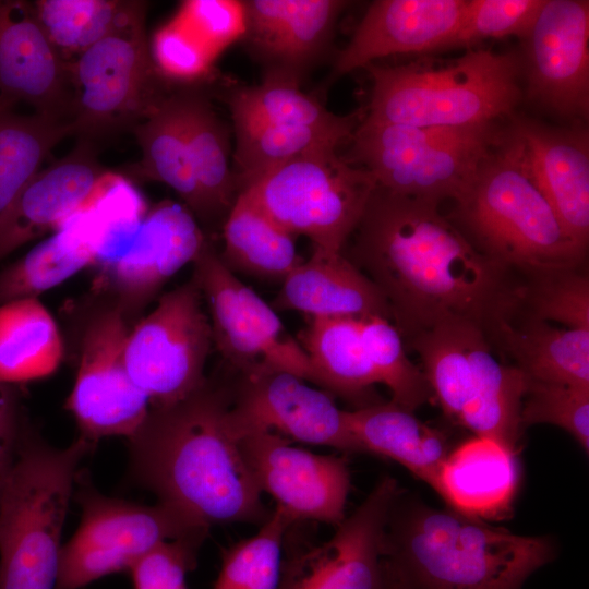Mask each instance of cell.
<instances>
[{
	"label": "cell",
	"instance_id": "cell-1",
	"mask_svg": "<svg viewBox=\"0 0 589 589\" xmlns=\"http://www.w3.org/2000/svg\"><path fill=\"white\" fill-rule=\"evenodd\" d=\"M437 207L376 185L350 256L342 254L383 292L404 340L449 321L472 323L489 338L516 312L519 284Z\"/></svg>",
	"mask_w": 589,
	"mask_h": 589
},
{
	"label": "cell",
	"instance_id": "cell-2",
	"mask_svg": "<svg viewBox=\"0 0 589 589\" xmlns=\"http://www.w3.org/2000/svg\"><path fill=\"white\" fill-rule=\"evenodd\" d=\"M230 382L206 377L184 398L149 407L128 438L131 481L211 528L262 525L271 512L233 436Z\"/></svg>",
	"mask_w": 589,
	"mask_h": 589
},
{
	"label": "cell",
	"instance_id": "cell-3",
	"mask_svg": "<svg viewBox=\"0 0 589 589\" xmlns=\"http://www.w3.org/2000/svg\"><path fill=\"white\" fill-rule=\"evenodd\" d=\"M399 495L386 524L384 558L401 589H520L554 557L546 537L515 534L452 509L401 505Z\"/></svg>",
	"mask_w": 589,
	"mask_h": 589
},
{
	"label": "cell",
	"instance_id": "cell-4",
	"mask_svg": "<svg viewBox=\"0 0 589 589\" xmlns=\"http://www.w3.org/2000/svg\"><path fill=\"white\" fill-rule=\"evenodd\" d=\"M455 203L452 223L477 250L507 269L526 274L584 262L586 250L567 235L536 184L510 124Z\"/></svg>",
	"mask_w": 589,
	"mask_h": 589
},
{
	"label": "cell",
	"instance_id": "cell-5",
	"mask_svg": "<svg viewBox=\"0 0 589 589\" xmlns=\"http://www.w3.org/2000/svg\"><path fill=\"white\" fill-rule=\"evenodd\" d=\"M94 445L80 435L57 448L24 422L0 485V589H56L69 503Z\"/></svg>",
	"mask_w": 589,
	"mask_h": 589
},
{
	"label": "cell",
	"instance_id": "cell-6",
	"mask_svg": "<svg viewBox=\"0 0 589 589\" xmlns=\"http://www.w3.org/2000/svg\"><path fill=\"white\" fill-rule=\"evenodd\" d=\"M372 79L374 122L423 128H467L509 116L521 97V57L469 49L446 64L365 67Z\"/></svg>",
	"mask_w": 589,
	"mask_h": 589
},
{
	"label": "cell",
	"instance_id": "cell-7",
	"mask_svg": "<svg viewBox=\"0 0 589 589\" xmlns=\"http://www.w3.org/2000/svg\"><path fill=\"white\" fill-rule=\"evenodd\" d=\"M504 128H423L364 120L346 158L392 193L440 204L456 200Z\"/></svg>",
	"mask_w": 589,
	"mask_h": 589
},
{
	"label": "cell",
	"instance_id": "cell-8",
	"mask_svg": "<svg viewBox=\"0 0 589 589\" xmlns=\"http://www.w3.org/2000/svg\"><path fill=\"white\" fill-rule=\"evenodd\" d=\"M143 1H130L117 25L68 63L72 135L96 140L131 130L168 95L145 34Z\"/></svg>",
	"mask_w": 589,
	"mask_h": 589
},
{
	"label": "cell",
	"instance_id": "cell-9",
	"mask_svg": "<svg viewBox=\"0 0 589 589\" xmlns=\"http://www.w3.org/2000/svg\"><path fill=\"white\" fill-rule=\"evenodd\" d=\"M328 148L293 159L240 191L288 232L313 248L342 252L356 230L376 181Z\"/></svg>",
	"mask_w": 589,
	"mask_h": 589
},
{
	"label": "cell",
	"instance_id": "cell-10",
	"mask_svg": "<svg viewBox=\"0 0 589 589\" xmlns=\"http://www.w3.org/2000/svg\"><path fill=\"white\" fill-rule=\"evenodd\" d=\"M81 470L73 493L81 521L61 549L56 589H81L130 570L164 542L208 533V527L166 503L143 505L104 495Z\"/></svg>",
	"mask_w": 589,
	"mask_h": 589
},
{
	"label": "cell",
	"instance_id": "cell-11",
	"mask_svg": "<svg viewBox=\"0 0 589 589\" xmlns=\"http://www.w3.org/2000/svg\"><path fill=\"white\" fill-rule=\"evenodd\" d=\"M192 279L209 310L213 346L236 374L284 371L312 384L314 369L275 310L242 284L206 241L192 263Z\"/></svg>",
	"mask_w": 589,
	"mask_h": 589
},
{
	"label": "cell",
	"instance_id": "cell-12",
	"mask_svg": "<svg viewBox=\"0 0 589 589\" xmlns=\"http://www.w3.org/2000/svg\"><path fill=\"white\" fill-rule=\"evenodd\" d=\"M203 302L191 278L160 296L154 310L131 326L124 362L151 407L173 404L205 382L213 336Z\"/></svg>",
	"mask_w": 589,
	"mask_h": 589
},
{
	"label": "cell",
	"instance_id": "cell-13",
	"mask_svg": "<svg viewBox=\"0 0 589 589\" xmlns=\"http://www.w3.org/2000/svg\"><path fill=\"white\" fill-rule=\"evenodd\" d=\"M99 297V294H98ZM76 340V374L67 399L81 435L96 444L103 437H130L151 404L129 376L124 346L131 324L107 298L86 310Z\"/></svg>",
	"mask_w": 589,
	"mask_h": 589
},
{
	"label": "cell",
	"instance_id": "cell-14",
	"mask_svg": "<svg viewBox=\"0 0 589 589\" xmlns=\"http://www.w3.org/2000/svg\"><path fill=\"white\" fill-rule=\"evenodd\" d=\"M399 494L396 479L383 477L326 541L304 539L300 522L292 524L277 589H385V530Z\"/></svg>",
	"mask_w": 589,
	"mask_h": 589
},
{
	"label": "cell",
	"instance_id": "cell-15",
	"mask_svg": "<svg viewBox=\"0 0 589 589\" xmlns=\"http://www.w3.org/2000/svg\"><path fill=\"white\" fill-rule=\"evenodd\" d=\"M231 385L228 422L233 436L275 432L301 443L344 453H363L347 410L324 389L284 371L237 374Z\"/></svg>",
	"mask_w": 589,
	"mask_h": 589
},
{
	"label": "cell",
	"instance_id": "cell-16",
	"mask_svg": "<svg viewBox=\"0 0 589 589\" xmlns=\"http://www.w3.org/2000/svg\"><path fill=\"white\" fill-rule=\"evenodd\" d=\"M206 241L188 208L163 202L140 225L131 247L104 263L94 290L133 325L163 286L194 262Z\"/></svg>",
	"mask_w": 589,
	"mask_h": 589
},
{
	"label": "cell",
	"instance_id": "cell-17",
	"mask_svg": "<svg viewBox=\"0 0 589 589\" xmlns=\"http://www.w3.org/2000/svg\"><path fill=\"white\" fill-rule=\"evenodd\" d=\"M242 456L262 493L296 522L338 526L350 490L346 460L290 445L275 432H257L239 441Z\"/></svg>",
	"mask_w": 589,
	"mask_h": 589
},
{
	"label": "cell",
	"instance_id": "cell-18",
	"mask_svg": "<svg viewBox=\"0 0 589 589\" xmlns=\"http://www.w3.org/2000/svg\"><path fill=\"white\" fill-rule=\"evenodd\" d=\"M524 40L527 96L565 118L589 112V1L545 0Z\"/></svg>",
	"mask_w": 589,
	"mask_h": 589
},
{
	"label": "cell",
	"instance_id": "cell-19",
	"mask_svg": "<svg viewBox=\"0 0 589 589\" xmlns=\"http://www.w3.org/2000/svg\"><path fill=\"white\" fill-rule=\"evenodd\" d=\"M16 103L70 122L73 87L68 63L48 39L32 2L0 0V107L11 109Z\"/></svg>",
	"mask_w": 589,
	"mask_h": 589
},
{
	"label": "cell",
	"instance_id": "cell-20",
	"mask_svg": "<svg viewBox=\"0 0 589 589\" xmlns=\"http://www.w3.org/2000/svg\"><path fill=\"white\" fill-rule=\"evenodd\" d=\"M94 143L79 140L65 156L40 169L0 221V261L20 247L60 229L83 212L108 175Z\"/></svg>",
	"mask_w": 589,
	"mask_h": 589
},
{
	"label": "cell",
	"instance_id": "cell-21",
	"mask_svg": "<svg viewBox=\"0 0 589 589\" xmlns=\"http://www.w3.org/2000/svg\"><path fill=\"white\" fill-rule=\"evenodd\" d=\"M510 127L522 143L530 173L572 240L589 238V133L582 125L556 128L529 118Z\"/></svg>",
	"mask_w": 589,
	"mask_h": 589
},
{
	"label": "cell",
	"instance_id": "cell-22",
	"mask_svg": "<svg viewBox=\"0 0 589 589\" xmlns=\"http://www.w3.org/2000/svg\"><path fill=\"white\" fill-rule=\"evenodd\" d=\"M468 0H378L364 13L339 53L335 74L396 53L441 50L458 27Z\"/></svg>",
	"mask_w": 589,
	"mask_h": 589
},
{
	"label": "cell",
	"instance_id": "cell-23",
	"mask_svg": "<svg viewBox=\"0 0 589 589\" xmlns=\"http://www.w3.org/2000/svg\"><path fill=\"white\" fill-rule=\"evenodd\" d=\"M281 283L274 310H292L309 317L382 316L390 309L378 287L342 252L318 248Z\"/></svg>",
	"mask_w": 589,
	"mask_h": 589
},
{
	"label": "cell",
	"instance_id": "cell-24",
	"mask_svg": "<svg viewBox=\"0 0 589 589\" xmlns=\"http://www.w3.org/2000/svg\"><path fill=\"white\" fill-rule=\"evenodd\" d=\"M519 482L517 452L474 436L448 453L434 490L452 510L476 519L509 513Z\"/></svg>",
	"mask_w": 589,
	"mask_h": 589
},
{
	"label": "cell",
	"instance_id": "cell-25",
	"mask_svg": "<svg viewBox=\"0 0 589 589\" xmlns=\"http://www.w3.org/2000/svg\"><path fill=\"white\" fill-rule=\"evenodd\" d=\"M465 340L470 382L457 422L476 436L496 440L517 452L524 432L521 407L528 378L515 365L495 358L486 334L479 326L467 324Z\"/></svg>",
	"mask_w": 589,
	"mask_h": 589
},
{
	"label": "cell",
	"instance_id": "cell-26",
	"mask_svg": "<svg viewBox=\"0 0 589 589\" xmlns=\"http://www.w3.org/2000/svg\"><path fill=\"white\" fill-rule=\"evenodd\" d=\"M247 36L280 72L296 77L299 68L324 47L347 2L338 0L243 1ZM297 79V77H296Z\"/></svg>",
	"mask_w": 589,
	"mask_h": 589
},
{
	"label": "cell",
	"instance_id": "cell-27",
	"mask_svg": "<svg viewBox=\"0 0 589 589\" xmlns=\"http://www.w3.org/2000/svg\"><path fill=\"white\" fill-rule=\"evenodd\" d=\"M347 416L363 453L393 459L435 488L448 455L447 441L441 431L393 401L347 410Z\"/></svg>",
	"mask_w": 589,
	"mask_h": 589
},
{
	"label": "cell",
	"instance_id": "cell-28",
	"mask_svg": "<svg viewBox=\"0 0 589 589\" xmlns=\"http://www.w3.org/2000/svg\"><path fill=\"white\" fill-rule=\"evenodd\" d=\"M360 320L310 317L297 339L315 371L318 387L356 409L382 401L372 392L380 381L363 342Z\"/></svg>",
	"mask_w": 589,
	"mask_h": 589
},
{
	"label": "cell",
	"instance_id": "cell-29",
	"mask_svg": "<svg viewBox=\"0 0 589 589\" xmlns=\"http://www.w3.org/2000/svg\"><path fill=\"white\" fill-rule=\"evenodd\" d=\"M103 233L87 218L72 217L56 233L0 269V306L38 298L94 264Z\"/></svg>",
	"mask_w": 589,
	"mask_h": 589
},
{
	"label": "cell",
	"instance_id": "cell-30",
	"mask_svg": "<svg viewBox=\"0 0 589 589\" xmlns=\"http://www.w3.org/2000/svg\"><path fill=\"white\" fill-rule=\"evenodd\" d=\"M491 337L530 381L589 388V330L557 328L524 317L501 323Z\"/></svg>",
	"mask_w": 589,
	"mask_h": 589
},
{
	"label": "cell",
	"instance_id": "cell-31",
	"mask_svg": "<svg viewBox=\"0 0 589 589\" xmlns=\"http://www.w3.org/2000/svg\"><path fill=\"white\" fill-rule=\"evenodd\" d=\"M226 267L251 277L283 283L303 262L294 236L276 224L250 197L239 193L224 225Z\"/></svg>",
	"mask_w": 589,
	"mask_h": 589
},
{
	"label": "cell",
	"instance_id": "cell-32",
	"mask_svg": "<svg viewBox=\"0 0 589 589\" xmlns=\"http://www.w3.org/2000/svg\"><path fill=\"white\" fill-rule=\"evenodd\" d=\"M193 173L204 207V225L225 221L238 194L229 166L227 130L207 99L193 89L178 92Z\"/></svg>",
	"mask_w": 589,
	"mask_h": 589
},
{
	"label": "cell",
	"instance_id": "cell-33",
	"mask_svg": "<svg viewBox=\"0 0 589 589\" xmlns=\"http://www.w3.org/2000/svg\"><path fill=\"white\" fill-rule=\"evenodd\" d=\"M64 342L58 324L38 298L0 306V384L47 377L59 368Z\"/></svg>",
	"mask_w": 589,
	"mask_h": 589
},
{
	"label": "cell",
	"instance_id": "cell-34",
	"mask_svg": "<svg viewBox=\"0 0 589 589\" xmlns=\"http://www.w3.org/2000/svg\"><path fill=\"white\" fill-rule=\"evenodd\" d=\"M132 132L142 153L132 172L173 189L204 225L205 207L190 160L178 92L168 94Z\"/></svg>",
	"mask_w": 589,
	"mask_h": 589
},
{
	"label": "cell",
	"instance_id": "cell-35",
	"mask_svg": "<svg viewBox=\"0 0 589 589\" xmlns=\"http://www.w3.org/2000/svg\"><path fill=\"white\" fill-rule=\"evenodd\" d=\"M233 122L304 127L353 134L357 113L337 116L301 92L297 79L271 72L257 86L244 87L229 98Z\"/></svg>",
	"mask_w": 589,
	"mask_h": 589
},
{
	"label": "cell",
	"instance_id": "cell-36",
	"mask_svg": "<svg viewBox=\"0 0 589 589\" xmlns=\"http://www.w3.org/2000/svg\"><path fill=\"white\" fill-rule=\"evenodd\" d=\"M235 173L239 193L265 173L293 159L337 148L352 134L313 128L235 122Z\"/></svg>",
	"mask_w": 589,
	"mask_h": 589
},
{
	"label": "cell",
	"instance_id": "cell-37",
	"mask_svg": "<svg viewBox=\"0 0 589 589\" xmlns=\"http://www.w3.org/2000/svg\"><path fill=\"white\" fill-rule=\"evenodd\" d=\"M68 135H72L69 121L0 110V221L51 149Z\"/></svg>",
	"mask_w": 589,
	"mask_h": 589
},
{
	"label": "cell",
	"instance_id": "cell-38",
	"mask_svg": "<svg viewBox=\"0 0 589 589\" xmlns=\"http://www.w3.org/2000/svg\"><path fill=\"white\" fill-rule=\"evenodd\" d=\"M467 324L469 322H443L408 340L421 358L422 371L434 397L444 413L456 422L466 405L470 382L465 340Z\"/></svg>",
	"mask_w": 589,
	"mask_h": 589
},
{
	"label": "cell",
	"instance_id": "cell-39",
	"mask_svg": "<svg viewBox=\"0 0 589 589\" xmlns=\"http://www.w3.org/2000/svg\"><path fill=\"white\" fill-rule=\"evenodd\" d=\"M130 1L39 0L35 15L60 57L77 58L119 22ZM73 59V60H74Z\"/></svg>",
	"mask_w": 589,
	"mask_h": 589
},
{
	"label": "cell",
	"instance_id": "cell-40",
	"mask_svg": "<svg viewBox=\"0 0 589 589\" xmlns=\"http://www.w3.org/2000/svg\"><path fill=\"white\" fill-rule=\"evenodd\" d=\"M291 525L275 506L255 534L224 551L213 589H277L284 539Z\"/></svg>",
	"mask_w": 589,
	"mask_h": 589
},
{
	"label": "cell",
	"instance_id": "cell-41",
	"mask_svg": "<svg viewBox=\"0 0 589 589\" xmlns=\"http://www.w3.org/2000/svg\"><path fill=\"white\" fill-rule=\"evenodd\" d=\"M519 283L518 308L524 315L558 322L566 328L589 330V277L578 266H560L526 273ZM516 311V312H517Z\"/></svg>",
	"mask_w": 589,
	"mask_h": 589
},
{
	"label": "cell",
	"instance_id": "cell-42",
	"mask_svg": "<svg viewBox=\"0 0 589 589\" xmlns=\"http://www.w3.org/2000/svg\"><path fill=\"white\" fill-rule=\"evenodd\" d=\"M361 333L378 381L385 384L394 404L414 411L434 395L422 370L410 361L396 326L382 316L361 318Z\"/></svg>",
	"mask_w": 589,
	"mask_h": 589
},
{
	"label": "cell",
	"instance_id": "cell-43",
	"mask_svg": "<svg viewBox=\"0 0 589 589\" xmlns=\"http://www.w3.org/2000/svg\"><path fill=\"white\" fill-rule=\"evenodd\" d=\"M545 0H468L456 31L441 50L470 47L482 39L517 36L524 39Z\"/></svg>",
	"mask_w": 589,
	"mask_h": 589
},
{
	"label": "cell",
	"instance_id": "cell-44",
	"mask_svg": "<svg viewBox=\"0 0 589 589\" xmlns=\"http://www.w3.org/2000/svg\"><path fill=\"white\" fill-rule=\"evenodd\" d=\"M548 423L567 431L588 453L589 388L528 380L521 407V424Z\"/></svg>",
	"mask_w": 589,
	"mask_h": 589
},
{
	"label": "cell",
	"instance_id": "cell-45",
	"mask_svg": "<svg viewBox=\"0 0 589 589\" xmlns=\"http://www.w3.org/2000/svg\"><path fill=\"white\" fill-rule=\"evenodd\" d=\"M173 21L215 57L244 37L245 10L241 1L189 0L182 2Z\"/></svg>",
	"mask_w": 589,
	"mask_h": 589
},
{
	"label": "cell",
	"instance_id": "cell-46",
	"mask_svg": "<svg viewBox=\"0 0 589 589\" xmlns=\"http://www.w3.org/2000/svg\"><path fill=\"white\" fill-rule=\"evenodd\" d=\"M207 534L164 542L130 569L134 589H188L187 575L197 565Z\"/></svg>",
	"mask_w": 589,
	"mask_h": 589
},
{
	"label": "cell",
	"instance_id": "cell-47",
	"mask_svg": "<svg viewBox=\"0 0 589 589\" xmlns=\"http://www.w3.org/2000/svg\"><path fill=\"white\" fill-rule=\"evenodd\" d=\"M151 56L158 72L177 81L205 76L214 58L173 20L159 28L152 39Z\"/></svg>",
	"mask_w": 589,
	"mask_h": 589
},
{
	"label": "cell",
	"instance_id": "cell-48",
	"mask_svg": "<svg viewBox=\"0 0 589 589\" xmlns=\"http://www.w3.org/2000/svg\"><path fill=\"white\" fill-rule=\"evenodd\" d=\"M23 424L14 394L0 407V485L14 459Z\"/></svg>",
	"mask_w": 589,
	"mask_h": 589
},
{
	"label": "cell",
	"instance_id": "cell-49",
	"mask_svg": "<svg viewBox=\"0 0 589 589\" xmlns=\"http://www.w3.org/2000/svg\"><path fill=\"white\" fill-rule=\"evenodd\" d=\"M385 589H400V588L387 579Z\"/></svg>",
	"mask_w": 589,
	"mask_h": 589
},
{
	"label": "cell",
	"instance_id": "cell-50",
	"mask_svg": "<svg viewBox=\"0 0 589 589\" xmlns=\"http://www.w3.org/2000/svg\"><path fill=\"white\" fill-rule=\"evenodd\" d=\"M1 109H2V108L0 107V110H1Z\"/></svg>",
	"mask_w": 589,
	"mask_h": 589
}]
</instances>
